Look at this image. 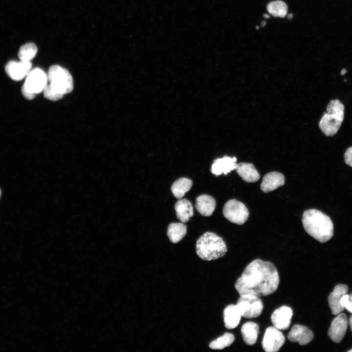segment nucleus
Returning <instances> with one entry per match:
<instances>
[{"label":"nucleus","instance_id":"f257e3e1","mask_svg":"<svg viewBox=\"0 0 352 352\" xmlns=\"http://www.w3.org/2000/svg\"><path fill=\"white\" fill-rule=\"evenodd\" d=\"M279 282L278 271L272 263L256 259L246 266L235 286L240 295L252 294L260 297L274 293Z\"/></svg>","mask_w":352,"mask_h":352},{"label":"nucleus","instance_id":"f03ea898","mask_svg":"<svg viewBox=\"0 0 352 352\" xmlns=\"http://www.w3.org/2000/svg\"><path fill=\"white\" fill-rule=\"evenodd\" d=\"M302 223L306 232L320 242H327L333 235V226L331 219L317 209L305 211Z\"/></svg>","mask_w":352,"mask_h":352},{"label":"nucleus","instance_id":"7ed1b4c3","mask_svg":"<svg viewBox=\"0 0 352 352\" xmlns=\"http://www.w3.org/2000/svg\"><path fill=\"white\" fill-rule=\"evenodd\" d=\"M227 251V246L223 239L213 232L205 233L197 242L196 252L203 260H216L223 256Z\"/></svg>","mask_w":352,"mask_h":352},{"label":"nucleus","instance_id":"20e7f679","mask_svg":"<svg viewBox=\"0 0 352 352\" xmlns=\"http://www.w3.org/2000/svg\"><path fill=\"white\" fill-rule=\"evenodd\" d=\"M47 78L51 87L63 95L70 93L73 90L72 77L64 67L58 65L51 66L49 69Z\"/></svg>","mask_w":352,"mask_h":352},{"label":"nucleus","instance_id":"39448f33","mask_svg":"<svg viewBox=\"0 0 352 352\" xmlns=\"http://www.w3.org/2000/svg\"><path fill=\"white\" fill-rule=\"evenodd\" d=\"M47 75L41 68L31 70L22 88L23 96L28 100L33 99L36 94L44 90L47 85Z\"/></svg>","mask_w":352,"mask_h":352},{"label":"nucleus","instance_id":"423d86ee","mask_svg":"<svg viewBox=\"0 0 352 352\" xmlns=\"http://www.w3.org/2000/svg\"><path fill=\"white\" fill-rule=\"evenodd\" d=\"M236 306L242 316L247 319L259 316L264 308L259 297L252 294L240 295Z\"/></svg>","mask_w":352,"mask_h":352},{"label":"nucleus","instance_id":"0eeeda50","mask_svg":"<svg viewBox=\"0 0 352 352\" xmlns=\"http://www.w3.org/2000/svg\"><path fill=\"white\" fill-rule=\"evenodd\" d=\"M222 213L227 220L238 225L243 224L249 216V211L246 206L235 199H230L226 202Z\"/></svg>","mask_w":352,"mask_h":352},{"label":"nucleus","instance_id":"6e6552de","mask_svg":"<svg viewBox=\"0 0 352 352\" xmlns=\"http://www.w3.org/2000/svg\"><path fill=\"white\" fill-rule=\"evenodd\" d=\"M285 342V338L280 330L273 327H268L262 340V347L266 352H277Z\"/></svg>","mask_w":352,"mask_h":352},{"label":"nucleus","instance_id":"1a4fd4ad","mask_svg":"<svg viewBox=\"0 0 352 352\" xmlns=\"http://www.w3.org/2000/svg\"><path fill=\"white\" fill-rule=\"evenodd\" d=\"M344 117L343 114L324 112L319 121V127L325 135L333 136L340 129Z\"/></svg>","mask_w":352,"mask_h":352},{"label":"nucleus","instance_id":"9d476101","mask_svg":"<svg viewBox=\"0 0 352 352\" xmlns=\"http://www.w3.org/2000/svg\"><path fill=\"white\" fill-rule=\"evenodd\" d=\"M348 325V320L344 313H339L332 321L328 330V335L335 343H339L344 338Z\"/></svg>","mask_w":352,"mask_h":352},{"label":"nucleus","instance_id":"9b49d317","mask_svg":"<svg viewBox=\"0 0 352 352\" xmlns=\"http://www.w3.org/2000/svg\"><path fill=\"white\" fill-rule=\"evenodd\" d=\"M31 62L10 61L5 66L7 75L14 81H20L26 77L31 70Z\"/></svg>","mask_w":352,"mask_h":352},{"label":"nucleus","instance_id":"f8f14e48","mask_svg":"<svg viewBox=\"0 0 352 352\" xmlns=\"http://www.w3.org/2000/svg\"><path fill=\"white\" fill-rule=\"evenodd\" d=\"M293 315L292 309L287 306H283L277 308L271 316L273 326L280 330L288 329Z\"/></svg>","mask_w":352,"mask_h":352},{"label":"nucleus","instance_id":"ddd939ff","mask_svg":"<svg viewBox=\"0 0 352 352\" xmlns=\"http://www.w3.org/2000/svg\"><path fill=\"white\" fill-rule=\"evenodd\" d=\"M313 338L312 331L306 326L295 324L287 334L288 339L292 342H298L300 345H306Z\"/></svg>","mask_w":352,"mask_h":352},{"label":"nucleus","instance_id":"4468645a","mask_svg":"<svg viewBox=\"0 0 352 352\" xmlns=\"http://www.w3.org/2000/svg\"><path fill=\"white\" fill-rule=\"evenodd\" d=\"M348 291V287L347 285L339 284L334 287L333 291L329 295L328 303L332 314L337 315L345 309L341 305L340 301L343 295L347 293Z\"/></svg>","mask_w":352,"mask_h":352},{"label":"nucleus","instance_id":"2eb2a0df","mask_svg":"<svg viewBox=\"0 0 352 352\" xmlns=\"http://www.w3.org/2000/svg\"><path fill=\"white\" fill-rule=\"evenodd\" d=\"M236 161L237 158L235 157L225 156L222 158L216 159L212 165L211 173L216 176H219L221 174L226 175L236 169L237 165Z\"/></svg>","mask_w":352,"mask_h":352},{"label":"nucleus","instance_id":"dca6fc26","mask_svg":"<svg viewBox=\"0 0 352 352\" xmlns=\"http://www.w3.org/2000/svg\"><path fill=\"white\" fill-rule=\"evenodd\" d=\"M285 184L284 175L279 172H272L264 175L261 184V189L264 193L272 191Z\"/></svg>","mask_w":352,"mask_h":352},{"label":"nucleus","instance_id":"f3484780","mask_svg":"<svg viewBox=\"0 0 352 352\" xmlns=\"http://www.w3.org/2000/svg\"><path fill=\"white\" fill-rule=\"evenodd\" d=\"M216 206L215 199L211 196L203 194L198 197L196 200L195 207L203 216L212 215Z\"/></svg>","mask_w":352,"mask_h":352},{"label":"nucleus","instance_id":"a211bd4d","mask_svg":"<svg viewBox=\"0 0 352 352\" xmlns=\"http://www.w3.org/2000/svg\"><path fill=\"white\" fill-rule=\"evenodd\" d=\"M235 170L238 174L246 182H255L260 178V174L252 163H239L237 164Z\"/></svg>","mask_w":352,"mask_h":352},{"label":"nucleus","instance_id":"6ab92c4d","mask_svg":"<svg viewBox=\"0 0 352 352\" xmlns=\"http://www.w3.org/2000/svg\"><path fill=\"white\" fill-rule=\"evenodd\" d=\"M176 217L183 223L188 221L194 215V209L191 202L186 198H180L175 205Z\"/></svg>","mask_w":352,"mask_h":352},{"label":"nucleus","instance_id":"aec40b11","mask_svg":"<svg viewBox=\"0 0 352 352\" xmlns=\"http://www.w3.org/2000/svg\"><path fill=\"white\" fill-rule=\"evenodd\" d=\"M242 315L236 305H229L223 311L224 326L228 329L236 328L240 323Z\"/></svg>","mask_w":352,"mask_h":352},{"label":"nucleus","instance_id":"412c9836","mask_svg":"<svg viewBox=\"0 0 352 352\" xmlns=\"http://www.w3.org/2000/svg\"><path fill=\"white\" fill-rule=\"evenodd\" d=\"M259 326L253 322L244 323L241 328V333L244 342L248 345H253L257 341Z\"/></svg>","mask_w":352,"mask_h":352},{"label":"nucleus","instance_id":"4be33fe9","mask_svg":"<svg viewBox=\"0 0 352 352\" xmlns=\"http://www.w3.org/2000/svg\"><path fill=\"white\" fill-rule=\"evenodd\" d=\"M187 233V227L183 222L170 223L167 229V236L170 241L177 243L182 240Z\"/></svg>","mask_w":352,"mask_h":352},{"label":"nucleus","instance_id":"5701e85b","mask_svg":"<svg viewBox=\"0 0 352 352\" xmlns=\"http://www.w3.org/2000/svg\"><path fill=\"white\" fill-rule=\"evenodd\" d=\"M192 181L186 177H181L176 180L171 186L173 195L177 199L181 198L191 188Z\"/></svg>","mask_w":352,"mask_h":352},{"label":"nucleus","instance_id":"b1692460","mask_svg":"<svg viewBox=\"0 0 352 352\" xmlns=\"http://www.w3.org/2000/svg\"><path fill=\"white\" fill-rule=\"evenodd\" d=\"M268 13L275 17L284 18L287 13V6L282 0H275L270 2L267 5Z\"/></svg>","mask_w":352,"mask_h":352},{"label":"nucleus","instance_id":"393cba45","mask_svg":"<svg viewBox=\"0 0 352 352\" xmlns=\"http://www.w3.org/2000/svg\"><path fill=\"white\" fill-rule=\"evenodd\" d=\"M37 50V47L34 43H26L20 47L18 52L19 58L22 61L30 62L36 56Z\"/></svg>","mask_w":352,"mask_h":352},{"label":"nucleus","instance_id":"a878e982","mask_svg":"<svg viewBox=\"0 0 352 352\" xmlns=\"http://www.w3.org/2000/svg\"><path fill=\"white\" fill-rule=\"evenodd\" d=\"M234 340L235 337L233 334L225 332L211 342L209 344V347L213 350H221L230 346Z\"/></svg>","mask_w":352,"mask_h":352},{"label":"nucleus","instance_id":"bb28decb","mask_svg":"<svg viewBox=\"0 0 352 352\" xmlns=\"http://www.w3.org/2000/svg\"><path fill=\"white\" fill-rule=\"evenodd\" d=\"M344 106L338 99L330 100L327 107L328 112L344 115Z\"/></svg>","mask_w":352,"mask_h":352},{"label":"nucleus","instance_id":"cd10ccee","mask_svg":"<svg viewBox=\"0 0 352 352\" xmlns=\"http://www.w3.org/2000/svg\"><path fill=\"white\" fill-rule=\"evenodd\" d=\"M43 91L44 96L46 99L53 101H58L64 96V95L54 89L50 84H47Z\"/></svg>","mask_w":352,"mask_h":352},{"label":"nucleus","instance_id":"c85d7f7f","mask_svg":"<svg viewBox=\"0 0 352 352\" xmlns=\"http://www.w3.org/2000/svg\"><path fill=\"white\" fill-rule=\"evenodd\" d=\"M340 303L344 308L349 312L352 313V299L351 298V295L347 293L343 295L341 299Z\"/></svg>","mask_w":352,"mask_h":352},{"label":"nucleus","instance_id":"c756f323","mask_svg":"<svg viewBox=\"0 0 352 352\" xmlns=\"http://www.w3.org/2000/svg\"><path fill=\"white\" fill-rule=\"evenodd\" d=\"M345 162L352 167V146L348 148L344 154Z\"/></svg>","mask_w":352,"mask_h":352},{"label":"nucleus","instance_id":"7c9ffc66","mask_svg":"<svg viewBox=\"0 0 352 352\" xmlns=\"http://www.w3.org/2000/svg\"><path fill=\"white\" fill-rule=\"evenodd\" d=\"M348 323L350 325V326L351 327V330L352 331V315L350 316Z\"/></svg>","mask_w":352,"mask_h":352},{"label":"nucleus","instance_id":"2f4dec72","mask_svg":"<svg viewBox=\"0 0 352 352\" xmlns=\"http://www.w3.org/2000/svg\"><path fill=\"white\" fill-rule=\"evenodd\" d=\"M347 72V70L345 69H343L341 71V75H343Z\"/></svg>","mask_w":352,"mask_h":352},{"label":"nucleus","instance_id":"473e14b6","mask_svg":"<svg viewBox=\"0 0 352 352\" xmlns=\"http://www.w3.org/2000/svg\"><path fill=\"white\" fill-rule=\"evenodd\" d=\"M292 17H293V15L291 13L288 14L287 16V18L288 19H291L292 18Z\"/></svg>","mask_w":352,"mask_h":352},{"label":"nucleus","instance_id":"72a5a7b5","mask_svg":"<svg viewBox=\"0 0 352 352\" xmlns=\"http://www.w3.org/2000/svg\"><path fill=\"white\" fill-rule=\"evenodd\" d=\"M263 16H264V18H266V19L269 18V17H270V16H269L268 15H267V14H264V15H263Z\"/></svg>","mask_w":352,"mask_h":352},{"label":"nucleus","instance_id":"f704fd0d","mask_svg":"<svg viewBox=\"0 0 352 352\" xmlns=\"http://www.w3.org/2000/svg\"><path fill=\"white\" fill-rule=\"evenodd\" d=\"M266 24V22L265 21H263L262 22L261 26H264Z\"/></svg>","mask_w":352,"mask_h":352},{"label":"nucleus","instance_id":"c9c22d12","mask_svg":"<svg viewBox=\"0 0 352 352\" xmlns=\"http://www.w3.org/2000/svg\"><path fill=\"white\" fill-rule=\"evenodd\" d=\"M1 190L0 189V196H1Z\"/></svg>","mask_w":352,"mask_h":352},{"label":"nucleus","instance_id":"e433bc0d","mask_svg":"<svg viewBox=\"0 0 352 352\" xmlns=\"http://www.w3.org/2000/svg\"><path fill=\"white\" fill-rule=\"evenodd\" d=\"M349 352H352V349L349 350Z\"/></svg>","mask_w":352,"mask_h":352},{"label":"nucleus","instance_id":"4c0bfd02","mask_svg":"<svg viewBox=\"0 0 352 352\" xmlns=\"http://www.w3.org/2000/svg\"><path fill=\"white\" fill-rule=\"evenodd\" d=\"M256 27H257L256 28H257V29H259V27L257 26Z\"/></svg>","mask_w":352,"mask_h":352},{"label":"nucleus","instance_id":"58836bf2","mask_svg":"<svg viewBox=\"0 0 352 352\" xmlns=\"http://www.w3.org/2000/svg\"><path fill=\"white\" fill-rule=\"evenodd\" d=\"M351 299H352V295L351 296Z\"/></svg>","mask_w":352,"mask_h":352}]
</instances>
